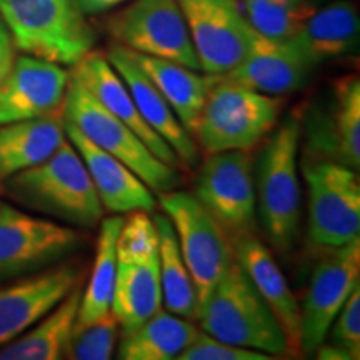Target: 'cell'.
Returning a JSON list of instances; mask_svg holds the SVG:
<instances>
[{
    "label": "cell",
    "mask_w": 360,
    "mask_h": 360,
    "mask_svg": "<svg viewBox=\"0 0 360 360\" xmlns=\"http://www.w3.org/2000/svg\"><path fill=\"white\" fill-rule=\"evenodd\" d=\"M4 192L35 212L75 227L101 222L102 202L82 157L69 139L47 160L4 180Z\"/></svg>",
    "instance_id": "cell-1"
},
{
    "label": "cell",
    "mask_w": 360,
    "mask_h": 360,
    "mask_svg": "<svg viewBox=\"0 0 360 360\" xmlns=\"http://www.w3.org/2000/svg\"><path fill=\"white\" fill-rule=\"evenodd\" d=\"M254 174L257 219L278 254L294 249L300 229V124L290 117L269 134Z\"/></svg>",
    "instance_id": "cell-2"
},
{
    "label": "cell",
    "mask_w": 360,
    "mask_h": 360,
    "mask_svg": "<svg viewBox=\"0 0 360 360\" xmlns=\"http://www.w3.org/2000/svg\"><path fill=\"white\" fill-rule=\"evenodd\" d=\"M202 332L272 357L289 354L283 328L236 259L197 310Z\"/></svg>",
    "instance_id": "cell-3"
},
{
    "label": "cell",
    "mask_w": 360,
    "mask_h": 360,
    "mask_svg": "<svg viewBox=\"0 0 360 360\" xmlns=\"http://www.w3.org/2000/svg\"><path fill=\"white\" fill-rule=\"evenodd\" d=\"M281 97L260 94L217 75L193 130V139L207 154L250 152L277 125Z\"/></svg>",
    "instance_id": "cell-4"
},
{
    "label": "cell",
    "mask_w": 360,
    "mask_h": 360,
    "mask_svg": "<svg viewBox=\"0 0 360 360\" xmlns=\"http://www.w3.org/2000/svg\"><path fill=\"white\" fill-rule=\"evenodd\" d=\"M15 49L58 65H75L92 51L96 34L74 0H0Z\"/></svg>",
    "instance_id": "cell-5"
},
{
    "label": "cell",
    "mask_w": 360,
    "mask_h": 360,
    "mask_svg": "<svg viewBox=\"0 0 360 360\" xmlns=\"http://www.w3.org/2000/svg\"><path fill=\"white\" fill-rule=\"evenodd\" d=\"M162 309L159 233L148 212L124 219L117 237V274L112 312L127 334Z\"/></svg>",
    "instance_id": "cell-6"
},
{
    "label": "cell",
    "mask_w": 360,
    "mask_h": 360,
    "mask_svg": "<svg viewBox=\"0 0 360 360\" xmlns=\"http://www.w3.org/2000/svg\"><path fill=\"white\" fill-rule=\"evenodd\" d=\"M62 115L65 122L74 125L90 142L132 169L152 192L174 191L179 184L177 169L157 159L132 129L107 110L70 75Z\"/></svg>",
    "instance_id": "cell-7"
},
{
    "label": "cell",
    "mask_w": 360,
    "mask_h": 360,
    "mask_svg": "<svg viewBox=\"0 0 360 360\" xmlns=\"http://www.w3.org/2000/svg\"><path fill=\"white\" fill-rule=\"evenodd\" d=\"M159 204L172 224L180 254L195 283L200 307L232 264L231 238L225 236L193 193L162 192Z\"/></svg>",
    "instance_id": "cell-8"
},
{
    "label": "cell",
    "mask_w": 360,
    "mask_h": 360,
    "mask_svg": "<svg viewBox=\"0 0 360 360\" xmlns=\"http://www.w3.org/2000/svg\"><path fill=\"white\" fill-rule=\"evenodd\" d=\"M309 188V242L322 250L360 238V182L354 169L335 160L304 167Z\"/></svg>",
    "instance_id": "cell-9"
},
{
    "label": "cell",
    "mask_w": 360,
    "mask_h": 360,
    "mask_svg": "<svg viewBox=\"0 0 360 360\" xmlns=\"http://www.w3.org/2000/svg\"><path fill=\"white\" fill-rule=\"evenodd\" d=\"M193 197L220 225L232 244L255 233L259 222L257 199L249 152L209 154L197 175Z\"/></svg>",
    "instance_id": "cell-10"
},
{
    "label": "cell",
    "mask_w": 360,
    "mask_h": 360,
    "mask_svg": "<svg viewBox=\"0 0 360 360\" xmlns=\"http://www.w3.org/2000/svg\"><path fill=\"white\" fill-rule=\"evenodd\" d=\"M84 244L75 229L0 202V283L30 276L70 257Z\"/></svg>",
    "instance_id": "cell-11"
},
{
    "label": "cell",
    "mask_w": 360,
    "mask_h": 360,
    "mask_svg": "<svg viewBox=\"0 0 360 360\" xmlns=\"http://www.w3.org/2000/svg\"><path fill=\"white\" fill-rule=\"evenodd\" d=\"M109 32L129 51L200 70L177 0H134L110 17Z\"/></svg>",
    "instance_id": "cell-12"
},
{
    "label": "cell",
    "mask_w": 360,
    "mask_h": 360,
    "mask_svg": "<svg viewBox=\"0 0 360 360\" xmlns=\"http://www.w3.org/2000/svg\"><path fill=\"white\" fill-rule=\"evenodd\" d=\"M360 283V238L326 249L312 270L300 305V350L314 354L326 342L342 305Z\"/></svg>",
    "instance_id": "cell-13"
},
{
    "label": "cell",
    "mask_w": 360,
    "mask_h": 360,
    "mask_svg": "<svg viewBox=\"0 0 360 360\" xmlns=\"http://www.w3.org/2000/svg\"><path fill=\"white\" fill-rule=\"evenodd\" d=\"M205 74L224 75L240 64L255 30L236 0H177Z\"/></svg>",
    "instance_id": "cell-14"
},
{
    "label": "cell",
    "mask_w": 360,
    "mask_h": 360,
    "mask_svg": "<svg viewBox=\"0 0 360 360\" xmlns=\"http://www.w3.org/2000/svg\"><path fill=\"white\" fill-rule=\"evenodd\" d=\"M80 281V265L58 262L30 276L0 283V347L24 334Z\"/></svg>",
    "instance_id": "cell-15"
},
{
    "label": "cell",
    "mask_w": 360,
    "mask_h": 360,
    "mask_svg": "<svg viewBox=\"0 0 360 360\" xmlns=\"http://www.w3.org/2000/svg\"><path fill=\"white\" fill-rule=\"evenodd\" d=\"M69 72L32 56L15 57L0 85V125L62 114Z\"/></svg>",
    "instance_id": "cell-16"
},
{
    "label": "cell",
    "mask_w": 360,
    "mask_h": 360,
    "mask_svg": "<svg viewBox=\"0 0 360 360\" xmlns=\"http://www.w3.org/2000/svg\"><path fill=\"white\" fill-rule=\"evenodd\" d=\"M315 67L292 39H269L254 32L240 64L222 77L267 96H283L302 89Z\"/></svg>",
    "instance_id": "cell-17"
},
{
    "label": "cell",
    "mask_w": 360,
    "mask_h": 360,
    "mask_svg": "<svg viewBox=\"0 0 360 360\" xmlns=\"http://www.w3.org/2000/svg\"><path fill=\"white\" fill-rule=\"evenodd\" d=\"M105 57L127 85L130 96L148 127L154 130L162 141L169 143L174 154L177 155L180 165L193 167L199 159V147H197L195 139L177 119L172 107L155 87V84L135 64L129 49L115 44L109 49Z\"/></svg>",
    "instance_id": "cell-18"
},
{
    "label": "cell",
    "mask_w": 360,
    "mask_h": 360,
    "mask_svg": "<svg viewBox=\"0 0 360 360\" xmlns=\"http://www.w3.org/2000/svg\"><path fill=\"white\" fill-rule=\"evenodd\" d=\"M64 124L67 139L82 157L103 210L119 215L154 210V192L132 169L90 142L72 124Z\"/></svg>",
    "instance_id": "cell-19"
},
{
    "label": "cell",
    "mask_w": 360,
    "mask_h": 360,
    "mask_svg": "<svg viewBox=\"0 0 360 360\" xmlns=\"http://www.w3.org/2000/svg\"><path fill=\"white\" fill-rule=\"evenodd\" d=\"M69 75L70 79L77 80L84 89H87L117 119L132 129L157 159L165 162L170 167H180L177 155L174 154L169 143L162 141L143 120L132 96H130L127 85L110 65L105 56L90 51L77 64L72 65Z\"/></svg>",
    "instance_id": "cell-20"
},
{
    "label": "cell",
    "mask_w": 360,
    "mask_h": 360,
    "mask_svg": "<svg viewBox=\"0 0 360 360\" xmlns=\"http://www.w3.org/2000/svg\"><path fill=\"white\" fill-rule=\"evenodd\" d=\"M232 247L233 259L244 269L283 328L289 354H300V305L272 252L255 233L238 238Z\"/></svg>",
    "instance_id": "cell-21"
},
{
    "label": "cell",
    "mask_w": 360,
    "mask_h": 360,
    "mask_svg": "<svg viewBox=\"0 0 360 360\" xmlns=\"http://www.w3.org/2000/svg\"><path fill=\"white\" fill-rule=\"evenodd\" d=\"M67 141L64 115L0 125V184L47 160Z\"/></svg>",
    "instance_id": "cell-22"
},
{
    "label": "cell",
    "mask_w": 360,
    "mask_h": 360,
    "mask_svg": "<svg viewBox=\"0 0 360 360\" xmlns=\"http://www.w3.org/2000/svg\"><path fill=\"white\" fill-rule=\"evenodd\" d=\"M129 52L135 64L141 67L143 74L160 90L177 119L193 137V130L199 122L207 94L217 75L199 74V70L167 60V58L143 56L134 51Z\"/></svg>",
    "instance_id": "cell-23"
},
{
    "label": "cell",
    "mask_w": 360,
    "mask_h": 360,
    "mask_svg": "<svg viewBox=\"0 0 360 360\" xmlns=\"http://www.w3.org/2000/svg\"><path fill=\"white\" fill-rule=\"evenodd\" d=\"M360 22L352 2H335L315 11L294 40L314 67L350 53L359 44Z\"/></svg>",
    "instance_id": "cell-24"
},
{
    "label": "cell",
    "mask_w": 360,
    "mask_h": 360,
    "mask_svg": "<svg viewBox=\"0 0 360 360\" xmlns=\"http://www.w3.org/2000/svg\"><path fill=\"white\" fill-rule=\"evenodd\" d=\"M80 297L82 287L79 283L24 334L2 345L0 360L64 359L67 342L77 322Z\"/></svg>",
    "instance_id": "cell-25"
},
{
    "label": "cell",
    "mask_w": 360,
    "mask_h": 360,
    "mask_svg": "<svg viewBox=\"0 0 360 360\" xmlns=\"http://www.w3.org/2000/svg\"><path fill=\"white\" fill-rule=\"evenodd\" d=\"M197 328L191 319H184L169 310L148 317L127 334H120L117 359L120 360H174L192 344Z\"/></svg>",
    "instance_id": "cell-26"
},
{
    "label": "cell",
    "mask_w": 360,
    "mask_h": 360,
    "mask_svg": "<svg viewBox=\"0 0 360 360\" xmlns=\"http://www.w3.org/2000/svg\"><path fill=\"white\" fill-rule=\"evenodd\" d=\"M328 127H319L312 141L330 154V159L359 170L360 165V80L347 75L334 85Z\"/></svg>",
    "instance_id": "cell-27"
},
{
    "label": "cell",
    "mask_w": 360,
    "mask_h": 360,
    "mask_svg": "<svg viewBox=\"0 0 360 360\" xmlns=\"http://www.w3.org/2000/svg\"><path fill=\"white\" fill-rule=\"evenodd\" d=\"M122 224L124 217H120L119 214L102 220L96 257H94L87 285L82 289L75 327L96 322L112 310L117 274V237H119Z\"/></svg>",
    "instance_id": "cell-28"
},
{
    "label": "cell",
    "mask_w": 360,
    "mask_h": 360,
    "mask_svg": "<svg viewBox=\"0 0 360 360\" xmlns=\"http://www.w3.org/2000/svg\"><path fill=\"white\" fill-rule=\"evenodd\" d=\"M154 222L159 233L162 307L184 319H195L199 307L195 283L180 254L172 224L162 214L154 215Z\"/></svg>",
    "instance_id": "cell-29"
},
{
    "label": "cell",
    "mask_w": 360,
    "mask_h": 360,
    "mask_svg": "<svg viewBox=\"0 0 360 360\" xmlns=\"http://www.w3.org/2000/svg\"><path fill=\"white\" fill-rule=\"evenodd\" d=\"M252 29L269 39L287 40L302 29L315 12L312 0H242Z\"/></svg>",
    "instance_id": "cell-30"
},
{
    "label": "cell",
    "mask_w": 360,
    "mask_h": 360,
    "mask_svg": "<svg viewBox=\"0 0 360 360\" xmlns=\"http://www.w3.org/2000/svg\"><path fill=\"white\" fill-rule=\"evenodd\" d=\"M120 326L114 312L103 315L87 326L74 327L67 342L64 359L70 360H109L114 357Z\"/></svg>",
    "instance_id": "cell-31"
},
{
    "label": "cell",
    "mask_w": 360,
    "mask_h": 360,
    "mask_svg": "<svg viewBox=\"0 0 360 360\" xmlns=\"http://www.w3.org/2000/svg\"><path fill=\"white\" fill-rule=\"evenodd\" d=\"M328 334L330 344L347 354L350 360L360 357V283L342 305Z\"/></svg>",
    "instance_id": "cell-32"
},
{
    "label": "cell",
    "mask_w": 360,
    "mask_h": 360,
    "mask_svg": "<svg viewBox=\"0 0 360 360\" xmlns=\"http://www.w3.org/2000/svg\"><path fill=\"white\" fill-rule=\"evenodd\" d=\"M272 355L259 352L227 342L215 339V337L199 332L188 347L179 355L177 360H270Z\"/></svg>",
    "instance_id": "cell-33"
},
{
    "label": "cell",
    "mask_w": 360,
    "mask_h": 360,
    "mask_svg": "<svg viewBox=\"0 0 360 360\" xmlns=\"http://www.w3.org/2000/svg\"><path fill=\"white\" fill-rule=\"evenodd\" d=\"M15 45L8 32L6 22H4L2 15H0V85L4 84V80L11 72L13 60H15Z\"/></svg>",
    "instance_id": "cell-34"
},
{
    "label": "cell",
    "mask_w": 360,
    "mask_h": 360,
    "mask_svg": "<svg viewBox=\"0 0 360 360\" xmlns=\"http://www.w3.org/2000/svg\"><path fill=\"white\" fill-rule=\"evenodd\" d=\"M125 0H74V4L84 15H97L124 4Z\"/></svg>",
    "instance_id": "cell-35"
},
{
    "label": "cell",
    "mask_w": 360,
    "mask_h": 360,
    "mask_svg": "<svg viewBox=\"0 0 360 360\" xmlns=\"http://www.w3.org/2000/svg\"><path fill=\"white\" fill-rule=\"evenodd\" d=\"M236 2H237V4H238V2H240V0H236Z\"/></svg>",
    "instance_id": "cell-36"
}]
</instances>
